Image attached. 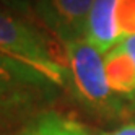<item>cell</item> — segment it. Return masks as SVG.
I'll use <instances>...</instances> for the list:
<instances>
[{"label": "cell", "mask_w": 135, "mask_h": 135, "mask_svg": "<svg viewBox=\"0 0 135 135\" xmlns=\"http://www.w3.org/2000/svg\"><path fill=\"white\" fill-rule=\"evenodd\" d=\"M0 52L30 65L52 85H69V67L52 55L46 37L3 8H0Z\"/></svg>", "instance_id": "obj_1"}, {"label": "cell", "mask_w": 135, "mask_h": 135, "mask_svg": "<svg viewBox=\"0 0 135 135\" xmlns=\"http://www.w3.org/2000/svg\"><path fill=\"white\" fill-rule=\"evenodd\" d=\"M69 83L75 96L85 106L98 112L111 114L122 109V103L109 88L104 69V55L85 39L67 42Z\"/></svg>", "instance_id": "obj_2"}, {"label": "cell", "mask_w": 135, "mask_h": 135, "mask_svg": "<svg viewBox=\"0 0 135 135\" xmlns=\"http://www.w3.org/2000/svg\"><path fill=\"white\" fill-rule=\"evenodd\" d=\"M94 0H37L36 13L49 30L67 44L85 39L86 20Z\"/></svg>", "instance_id": "obj_3"}, {"label": "cell", "mask_w": 135, "mask_h": 135, "mask_svg": "<svg viewBox=\"0 0 135 135\" xmlns=\"http://www.w3.org/2000/svg\"><path fill=\"white\" fill-rule=\"evenodd\" d=\"M49 86L54 85L37 70L0 52V108L28 103Z\"/></svg>", "instance_id": "obj_4"}, {"label": "cell", "mask_w": 135, "mask_h": 135, "mask_svg": "<svg viewBox=\"0 0 135 135\" xmlns=\"http://www.w3.org/2000/svg\"><path fill=\"white\" fill-rule=\"evenodd\" d=\"M104 69L115 98L120 103L135 101V34L104 54Z\"/></svg>", "instance_id": "obj_5"}, {"label": "cell", "mask_w": 135, "mask_h": 135, "mask_svg": "<svg viewBox=\"0 0 135 135\" xmlns=\"http://www.w3.org/2000/svg\"><path fill=\"white\" fill-rule=\"evenodd\" d=\"M21 135H135V124L103 130L83 124L59 111H44L26 122Z\"/></svg>", "instance_id": "obj_6"}, {"label": "cell", "mask_w": 135, "mask_h": 135, "mask_svg": "<svg viewBox=\"0 0 135 135\" xmlns=\"http://www.w3.org/2000/svg\"><path fill=\"white\" fill-rule=\"evenodd\" d=\"M115 10L117 0H94L86 20L85 41L94 46L103 55L120 42Z\"/></svg>", "instance_id": "obj_7"}, {"label": "cell", "mask_w": 135, "mask_h": 135, "mask_svg": "<svg viewBox=\"0 0 135 135\" xmlns=\"http://www.w3.org/2000/svg\"><path fill=\"white\" fill-rule=\"evenodd\" d=\"M117 30L120 41L135 34V0H117Z\"/></svg>", "instance_id": "obj_8"}, {"label": "cell", "mask_w": 135, "mask_h": 135, "mask_svg": "<svg viewBox=\"0 0 135 135\" xmlns=\"http://www.w3.org/2000/svg\"><path fill=\"white\" fill-rule=\"evenodd\" d=\"M13 2H15V0H13Z\"/></svg>", "instance_id": "obj_9"}]
</instances>
